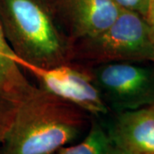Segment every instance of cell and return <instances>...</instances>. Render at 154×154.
<instances>
[{
  "label": "cell",
  "mask_w": 154,
  "mask_h": 154,
  "mask_svg": "<svg viewBox=\"0 0 154 154\" xmlns=\"http://www.w3.org/2000/svg\"><path fill=\"white\" fill-rule=\"evenodd\" d=\"M93 117L34 87L20 104L0 146L2 154H54L80 140Z\"/></svg>",
  "instance_id": "6da1fadb"
},
{
  "label": "cell",
  "mask_w": 154,
  "mask_h": 154,
  "mask_svg": "<svg viewBox=\"0 0 154 154\" xmlns=\"http://www.w3.org/2000/svg\"><path fill=\"white\" fill-rule=\"evenodd\" d=\"M0 24L19 65L52 68L70 62L72 42L51 0H0Z\"/></svg>",
  "instance_id": "7a4b0ae2"
},
{
  "label": "cell",
  "mask_w": 154,
  "mask_h": 154,
  "mask_svg": "<svg viewBox=\"0 0 154 154\" xmlns=\"http://www.w3.org/2000/svg\"><path fill=\"white\" fill-rule=\"evenodd\" d=\"M153 60V33L145 18L132 11H122L101 33L72 43L70 62L84 66Z\"/></svg>",
  "instance_id": "3957f363"
},
{
  "label": "cell",
  "mask_w": 154,
  "mask_h": 154,
  "mask_svg": "<svg viewBox=\"0 0 154 154\" xmlns=\"http://www.w3.org/2000/svg\"><path fill=\"white\" fill-rule=\"evenodd\" d=\"M86 67L110 113L154 105L152 62H113Z\"/></svg>",
  "instance_id": "277c9868"
},
{
  "label": "cell",
  "mask_w": 154,
  "mask_h": 154,
  "mask_svg": "<svg viewBox=\"0 0 154 154\" xmlns=\"http://www.w3.org/2000/svg\"><path fill=\"white\" fill-rule=\"evenodd\" d=\"M38 83V88L80 108L94 118L101 119L110 114L88 68L67 63L52 68L22 64Z\"/></svg>",
  "instance_id": "5b68a950"
},
{
  "label": "cell",
  "mask_w": 154,
  "mask_h": 154,
  "mask_svg": "<svg viewBox=\"0 0 154 154\" xmlns=\"http://www.w3.org/2000/svg\"><path fill=\"white\" fill-rule=\"evenodd\" d=\"M51 3L72 43L101 33L122 11L113 0H51Z\"/></svg>",
  "instance_id": "8992f818"
},
{
  "label": "cell",
  "mask_w": 154,
  "mask_h": 154,
  "mask_svg": "<svg viewBox=\"0 0 154 154\" xmlns=\"http://www.w3.org/2000/svg\"><path fill=\"white\" fill-rule=\"evenodd\" d=\"M105 127L121 154H154V105L112 113Z\"/></svg>",
  "instance_id": "52a82bcc"
},
{
  "label": "cell",
  "mask_w": 154,
  "mask_h": 154,
  "mask_svg": "<svg viewBox=\"0 0 154 154\" xmlns=\"http://www.w3.org/2000/svg\"><path fill=\"white\" fill-rule=\"evenodd\" d=\"M34 87L16 58L0 53V143L20 104Z\"/></svg>",
  "instance_id": "ba28073f"
},
{
  "label": "cell",
  "mask_w": 154,
  "mask_h": 154,
  "mask_svg": "<svg viewBox=\"0 0 154 154\" xmlns=\"http://www.w3.org/2000/svg\"><path fill=\"white\" fill-rule=\"evenodd\" d=\"M57 154H121L98 118L92 119L87 134L80 140L59 149Z\"/></svg>",
  "instance_id": "9c48e42d"
},
{
  "label": "cell",
  "mask_w": 154,
  "mask_h": 154,
  "mask_svg": "<svg viewBox=\"0 0 154 154\" xmlns=\"http://www.w3.org/2000/svg\"><path fill=\"white\" fill-rule=\"evenodd\" d=\"M122 11H128L140 14L144 17L150 0H113Z\"/></svg>",
  "instance_id": "30bf717a"
},
{
  "label": "cell",
  "mask_w": 154,
  "mask_h": 154,
  "mask_svg": "<svg viewBox=\"0 0 154 154\" xmlns=\"http://www.w3.org/2000/svg\"><path fill=\"white\" fill-rule=\"evenodd\" d=\"M0 53L10 56V57H15L17 60V57L14 54V52L12 51L11 47L9 46L5 38V35H4L3 30H2V28H1V24H0Z\"/></svg>",
  "instance_id": "8fae6325"
},
{
  "label": "cell",
  "mask_w": 154,
  "mask_h": 154,
  "mask_svg": "<svg viewBox=\"0 0 154 154\" xmlns=\"http://www.w3.org/2000/svg\"><path fill=\"white\" fill-rule=\"evenodd\" d=\"M144 18L154 34V0H150Z\"/></svg>",
  "instance_id": "7c38bea8"
},
{
  "label": "cell",
  "mask_w": 154,
  "mask_h": 154,
  "mask_svg": "<svg viewBox=\"0 0 154 154\" xmlns=\"http://www.w3.org/2000/svg\"><path fill=\"white\" fill-rule=\"evenodd\" d=\"M152 63H154V60H153V62H152Z\"/></svg>",
  "instance_id": "4fadbf2b"
}]
</instances>
